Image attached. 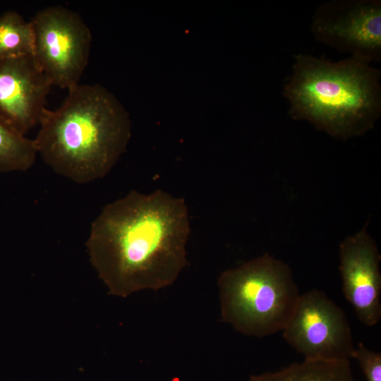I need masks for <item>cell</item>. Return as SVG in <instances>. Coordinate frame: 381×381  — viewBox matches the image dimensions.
Returning <instances> with one entry per match:
<instances>
[{
	"label": "cell",
	"mask_w": 381,
	"mask_h": 381,
	"mask_svg": "<svg viewBox=\"0 0 381 381\" xmlns=\"http://www.w3.org/2000/svg\"><path fill=\"white\" fill-rule=\"evenodd\" d=\"M315 38L369 64L381 60V1L332 0L320 4L310 24Z\"/></svg>",
	"instance_id": "7"
},
{
	"label": "cell",
	"mask_w": 381,
	"mask_h": 381,
	"mask_svg": "<svg viewBox=\"0 0 381 381\" xmlns=\"http://www.w3.org/2000/svg\"><path fill=\"white\" fill-rule=\"evenodd\" d=\"M190 232L183 198L162 190H132L102 208L85 246L109 293L127 297L174 283L187 265Z\"/></svg>",
	"instance_id": "1"
},
{
	"label": "cell",
	"mask_w": 381,
	"mask_h": 381,
	"mask_svg": "<svg viewBox=\"0 0 381 381\" xmlns=\"http://www.w3.org/2000/svg\"><path fill=\"white\" fill-rule=\"evenodd\" d=\"M282 332L286 341L304 360L350 361L355 350L344 311L318 289L301 294Z\"/></svg>",
	"instance_id": "6"
},
{
	"label": "cell",
	"mask_w": 381,
	"mask_h": 381,
	"mask_svg": "<svg viewBox=\"0 0 381 381\" xmlns=\"http://www.w3.org/2000/svg\"><path fill=\"white\" fill-rule=\"evenodd\" d=\"M33 139L44 162L56 174L85 184L106 176L131 135L128 113L99 84L68 90L60 107L46 109Z\"/></svg>",
	"instance_id": "2"
},
{
	"label": "cell",
	"mask_w": 381,
	"mask_h": 381,
	"mask_svg": "<svg viewBox=\"0 0 381 381\" xmlns=\"http://www.w3.org/2000/svg\"><path fill=\"white\" fill-rule=\"evenodd\" d=\"M32 56L52 86L68 90L80 84L88 64L92 35L78 13L61 6L44 8L30 20Z\"/></svg>",
	"instance_id": "5"
},
{
	"label": "cell",
	"mask_w": 381,
	"mask_h": 381,
	"mask_svg": "<svg viewBox=\"0 0 381 381\" xmlns=\"http://www.w3.org/2000/svg\"><path fill=\"white\" fill-rule=\"evenodd\" d=\"M380 259L365 228L340 243L342 291L359 321L368 327L375 325L381 318Z\"/></svg>",
	"instance_id": "9"
},
{
	"label": "cell",
	"mask_w": 381,
	"mask_h": 381,
	"mask_svg": "<svg viewBox=\"0 0 381 381\" xmlns=\"http://www.w3.org/2000/svg\"><path fill=\"white\" fill-rule=\"evenodd\" d=\"M217 284L222 321L260 338L284 329L301 295L289 265L267 253L224 271Z\"/></svg>",
	"instance_id": "4"
},
{
	"label": "cell",
	"mask_w": 381,
	"mask_h": 381,
	"mask_svg": "<svg viewBox=\"0 0 381 381\" xmlns=\"http://www.w3.org/2000/svg\"><path fill=\"white\" fill-rule=\"evenodd\" d=\"M32 50L30 21H26L14 11L0 15V59L32 55Z\"/></svg>",
	"instance_id": "12"
},
{
	"label": "cell",
	"mask_w": 381,
	"mask_h": 381,
	"mask_svg": "<svg viewBox=\"0 0 381 381\" xmlns=\"http://www.w3.org/2000/svg\"><path fill=\"white\" fill-rule=\"evenodd\" d=\"M380 70L352 56L334 62L296 55L283 90L289 114L337 138L359 135L380 116Z\"/></svg>",
	"instance_id": "3"
},
{
	"label": "cell",
	"mask_w": 381,
	"mask_h": 381,
	"mask_svg": "<svg viewBox=\"0 0 381 381\" xmlns=\"http://www.w3.org/2000/svg\"><path fill=\"white\" fill-rule=\"evenodd\" d=\"M52 87L32 55L0 59V121L26 136L40 124Z\"/></svg>",
	"instance_id": "8"
},
{
	"label": "cell",
	"mask_w": 381,
	"mask_h": 381,
	"mask_svg": "<svg viewBox=\"0 0 381 381\" xmlns=\"http://www.w3.org/2000/svg\"><path fill=\"white\" fill-rule=\"evenodd\" d=\"M37 155L33 139L0 121V173L26 171L32 168Z\"/></svg>",
	"instance_id": "11"
},
{
	"label": "cell",
	"mask_w": 381,
	"mask_h": 381,
	"mask_svg": "<svg viewBox=\"0 0 381 381\" xmlns=\"http://www.w3.org/2000/svg\"><path fill=\"white\" fill-rule=\"evenodd\" d=\"M249 381H356L349 360H304L276 372L250 377Z\"/></svg>",
	"instance_id": "10"
},
{
	"label": "cell",
	"mask_w": 381,
	"mask_h": 381,
	"mask_svg": "<svg viewBox=\"0 0 381 381\" xmlns=\"http://www.w3.org/2000/svg\"><path fill=\"white\" fill-rule=\"evenodd\" d=\"M352 358L358 362L367 381H381V353L368 349L359 342Z\"/></svg>",
	"instance_id": "13"
}]
</instances>
